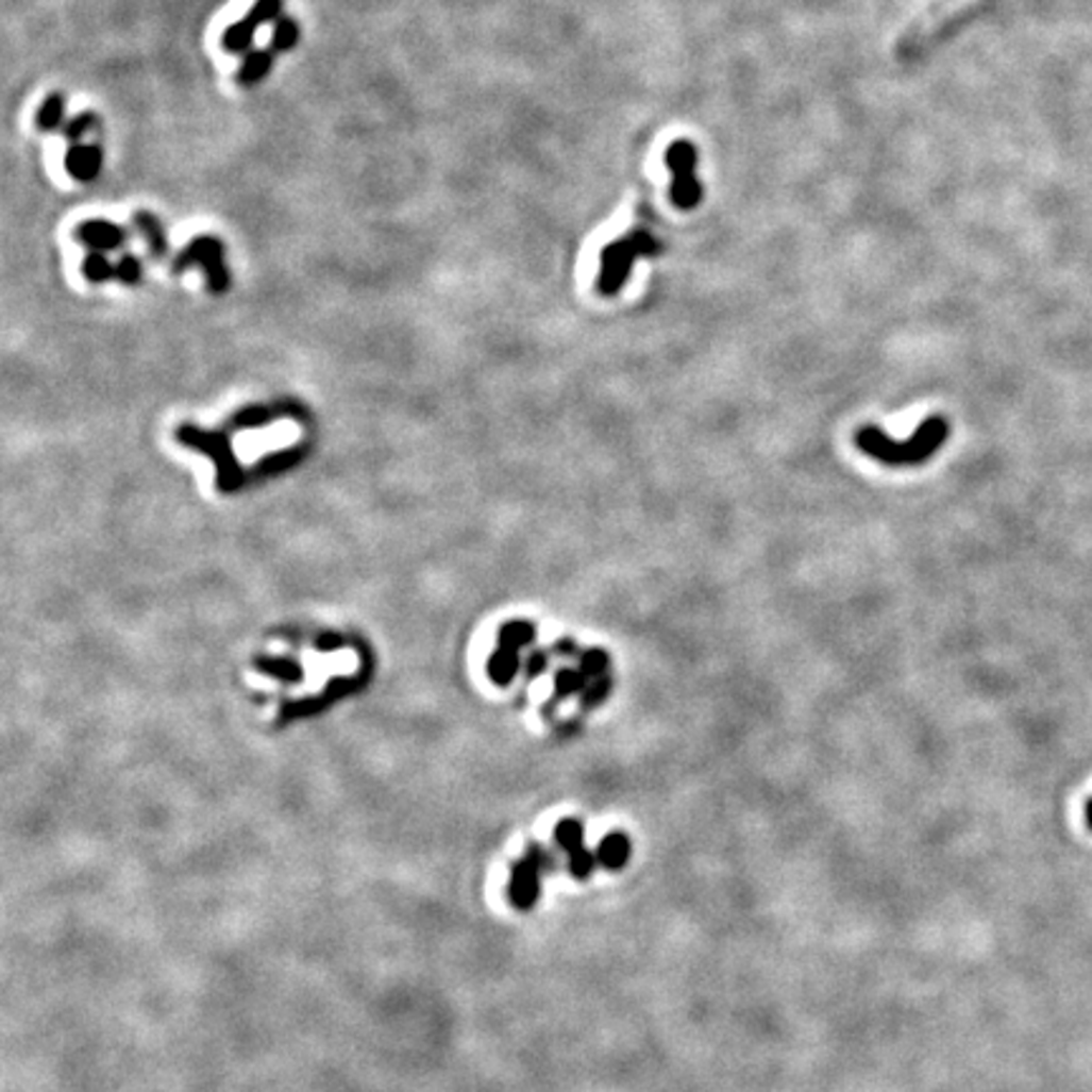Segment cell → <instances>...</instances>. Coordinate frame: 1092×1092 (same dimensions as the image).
Masks as SVG:
<instances>
[{
  "instance_id": "obj_1",
  "label": "cell",
  "mask_w": 1092,
  "mask_h": 1092,
  "mask_svg": "<svg viewBox=\"0 0 1092 1092\" xmlns=\"http://www.w3.org/2000/svg\"><path fill=\"white\" fill-rule=\"evenodd\" d=\"M946 438L948 423L941 415L923 420L913 438L908 440H893L875 425H866L855 433V443L862 453L893 468L918 466L923 464V460L934 458V455L941 451V446L946 443Z\"/></svg>"
},
{
  "instance_id": "obj_9",
  "label": "cell",
  "mask_w": 1092,
  "mask_h": 1092,
  "mask_svg": "<svg viewBox=\"0 0 1092 1092\" xmlns=\"http://www.w3.org/2000/svg\"><path fill=\"white\" fill-rule=\"evenodd\" d=\"M66 175L77 183H94L104 167V150L102 145H71L64 157Z\"/></svg>"
},
{
  "instance_id": "obj_6",
  "label": "cell",
  "mask_w": 1092,
  "mask_h": 1092,
  "mask_svg": "<svg viewBox=\"0 0 1092 1092\" xmlns=\"http://www.w3.org/2000/svg\"><path fill=\"white\" fill-rule=\"evenodd\" d=\"M180 443L198 448V451H205L213 455V460L218 464V488L220 491H236V488L246 481V473L240 471L236 458H233L231 446H228L225 435L218 433H203L192 425H183L178 431Z\"/></svg>"
},
{
  "instance_id": "obj_15",
  "label": "cell",
  "mask_w": 1092,
  "mask_h": 1092,
  "mask_svg": "<svg viewBox=\"0 0 1092 1092\" xmlns=\"http://www.w3.org/2000/svg\"><path fill=\"white\" fill-rule=\"evenodd\" d=\"M66 124V97L62 91H53L44 99L36 112V130L38 132H56L58 127Z\"/></svg>"
},
{
  "instance_id": "obj_8",
  "label": "cell",
  "mask_w": 1092,
  "mask_h": 1092,
  "mask_svg": "<svg viewBox=\"0 0 1092 1092\" xmlns=\"http://www.w3.org/2000/svg\"><path fill=\"white\" fill-rule=\"evenodd\" d=\"M73 238H77L82 246L91 248V251L110 253V251H119V248L130 240V233H127L122 225L114 223V220L89 218V220H84V223L77 225Z\"/></svg>"
},
{
  "instance_id": "obj_13",
  "label": "cell",
  "mask_w": 1092,
  "mask_h": 1092,
  "mask_svg": "<svg viewBox=\"0 0 1092 1092\" xmlns=\"http://www.w3.org/2000/svg\"><path fill=\"white\" fill-rule=\"evenodd\" d=\"M258 26L251 21V18L243 16L240 21L231 23L223 31V38H220V46H223L225 53H233V56H246L248 51H253L251 46L256 41Z\"/></svg>"
},
{
  "instance_id": "obj_34",
  "label": "cell",
  "mask_w": 1092,
  "mask_h": 1092,
  "mask_svg": "<svg viewBox=\"0 0 1092 1092\" xmlns=\"http://www.w3.org/2000/svg\"><path fill=\"white\" fill-rule=\"evenodd\" d=\"M1085 820H1088V827L1092 829V800H1088V804H1085Z\"/></svg>"
},
{
  "instance_id": "obj_23",
  "label": "cell",
  "mask_w": 1092,
  "mask_h": 1092,
  "mask_svg": "<svg viewBox=\"0 0 1092 1092\" xmlns=\"http://www.w3.org/2000/svg\"><path fill=\"white\" fill-rule=\"evenodd\" d=\"M246 16L251 18L258 29L266 23H276L279 18L284 16V0H256Z\"/></svg>"
},
{
  "instance_id": "obj_29",
  "label": "cell",
  "mask_w": 1092,
  "mask_h": 1092,
  "mask_svg": "<svg viewBox=\"0 0 1092 1092\" xmlns=\"http://www.w3.org/2000/svg\"><path fill=\"white\" fill-rule=\"evenodd\" d=\"M524 855L532 857V860L536 862V868L541 870V875H554V873H557V868H559L557 866V857L549 853L544 845H539V842H532V845L526 847Z\"/></svg>"
},
{
  "instance_id": "obj_27",
  "label": "cell",
  "mask_w": 1092,
  "mask_h": 1092,
  "mask_svg": "<svg viewBox=\"0 0 1092 1092\" xmlns=\"http://www.w3.org/2000/svg\"><path fill=\"white\" fill-rule=\"evenodd\" d=\"M609 691H612V681H609L607 675H605V678L589 681L587 688H585V693H582V708L600 706L602 701H607Z\"/></svg>"
},
{
  "instance_id": "obj_4",
  "label": "cell",
  "mask_w": 1092,
  "mask_h": 1092,
  "mask_svg": "<svg viewBox=\"0 0 1092 1092\" xmlns=\"http://www.w3.org/2000/svg\"><path fill=\"white\" fill-rule=\"evenodd\" d=\"M203 268L207 279V291L225 293L231 289V271L225 266V246L216 236H196L187 243L172 264V273H183L187 268Z\"/></svg>"
},
{
  "instance_id": "obj_7",
  "label": "cell",
  "mask_w": 1092,
  "mask_h": 1092,
  "mask_svg": "<svg viewBox=\"0 0 1092 1092\" xmlns=\"http://www.w3.org/2000/svg\"><path fill=\"white\" fill-rule=\"evenodd\" d=\"M541 893V870L536 868L532 857L524 855L511 866V880H508V903L516 910H532Z\"/></svg>"
},
{
  "instance_id": "obj_21",
  "label": "cell",
  "mask_w": 1092,
  "mask_h": 1092,
  "mask_svg": "<svg viewBox=\"0 0 1092 1092\" xmlns=\"http://www.w3.org/2000/svg\"><path fill=\"white\" fill-rule=\"evenodd\" d=\"M609 662H612L609 660V655L600 648H589L587 653L579 655V670L587 675L589 681L605 678L607 670H609Z\"/></svg>"
},
{
  "instance_id": "obj_12",
  "label": "cell",
  "mask_w": 1092,
  "mask_h": 1092,
  "mask_svg": "<svg viewBox=\"0 0 1092 1092\" xmlns=\"http://www.w3.org/2000/svg\"><path fill=\"white\" fill-rule=\"evenodd\" d=\"M134 228L139 231V236L147 240V248L155 258H165L170 253V240H167L165 225L159 223V218L150 211H137L132 218Z\"/></svg>"
},
{
  "instance_id": "obj_32",
  "label": "cell",
  "mask_w": 1092,
  "mask_h": 1092,
  "mask_svg": "<svg viewBox=\"0 0 1092 1092\" xmlns=\"http://www.w3.org/2000/svg\"><path fill=\"white\" fill-rule=\"evenodd\" d=\"M339 645H341V638L334 633H324L317 640V650H321V653H332V650H337Z\"/></svg>"
},
{
  "instance_id": "obj_22",
  "label": "cell",
  "mask_w": 1092,
  "mask_h": 1092,
  "mask_svg": "<svg viewBox=\"0 0 1092 1092\" xmlns=\"http://www.w3.org/2000/svg\"><path fill=\"white\" fill-rule=\"evenodd\" d=\"M97 124H99L97 114H94V112H82V114H77V117L66 119V124H64L62 132H64V137L69 139L71 145H79Z\"/></svg>"
},
{
  "instance_id": "obj_33",
  "label": "cell",
  "mask_w": 1092,
  "mask_h": 1092,
  "mask_svg": "<svg viewBox=\"0 0 1092 1092\" xmlns=\"http://www.w3.org/2000/svg\"><path fill=\"white\" fill-rule=\"evenodd\" d=\"M554 653H557V655H577V645H574L572 640H559L557 645H554Z\"/></svg>"
},
{
  "instance_id": "obj_24",
  "label": "cell",
  "mask_w": 1092,
  "mask_h": 1092,
  "mask_svg": "<svg viewBox=\"0 0 1092 1092\" xmlns=\"http://www.w3.org/2000/svg\"><path fill=\"white\" fill-rule=\"evenodd\" d=\"M534 635H536V629H534L532 622L516 620V622H508V625L501 627L499 640L501 642H511V645H516V648H524V645H528V642L534 640Z\"/></svg>"
},
{
  "instance_id": "obj_28",
  "label": "cell",
  "mask_w": 1092,
  "mask_h": 1092,
  "mask_svg": "<svg viewBox=\"0 0 1092 1092\" xmlns=\"http://www.w3.org/2000/svg\"><path fill=\"white\" fill-rule=\"evenodd\" d=\"M301 458V451H286V453H273L268 455V458H264L258 464V473L264 475H273V473H281L286 471V468H291L297 460Z\"/></svg>"
},
{
  "instance_id": "obj_11",
  "label": "cell",
  "mask_w": 1092,
  "mask_h": 1092,
  "mask_svg": "<svg viewBox=\"0 0 1092 1092\" xmlns=\"http://www.w3.org/2000/svg\"><path fill=\"white\" fill-rule=\"evenodd\" d=\"M594 855H598V862L602 868L618 873V870H622L629 862L633 842H629V837L625 833H609L607 837H602Z\"/></svg>"
},
{
  "instance_id": "obj_25",
  "label": "cell",
  "mask_w": 1092,
  "mask_h": 1092,
  "mask_svg": "<svg viewBox=\"0 0 1092 1092\" xmlns=\"http://www.w3.org/2000/svg\"><path fill=\"white\" fill-rule=\"evenodd\" d=\"M142 261H139L134 253H122V258L117 261V279L122 281L124 286H137L142 281Z\"/></svg>"
},
{
  "instance_id": "obj_18",
  "label": "cell",
  "mask_w": 1092,
  "mask_h": 1092,
  "mask_svg": "<svg viewBox=\"0 0 1092 1092\" xmlns=\"http://www.w3.org/2000/svg\"><path fill=\"white\" fill-rule=\"evenodd\" d=\"M82 273H84L86 281H91V284H104V281H110V279L117 276V264H112V261L106 258L104 253L91 251L89 256L84 258Z\"/></svg>"
},
{
  "instance_id": "obj_17",
  "label": "cell",
  "mask_w": 1092,
  "mask_h": 1092,
  "mask_svg": "<svg viewBox=\"0 0 1092 1092\" xmlns=\"http://www.w3.org/2000/svg\"><path fill=\"white\" fill-rule=\"evenodd\" d=\"M301 38V29H299V21L297 18L291 16H281L276 23H273V33H271V49L276 53H289L297 49Z\"/></svg>"
},
{
  "instance_id": "obj_14",
  "label": "cell",
  "mask_w": 1092,
  "mask_h": 1092,
  "mask_svg": "<svg viewBox=\"0 0 1092 1092\" xmlns=\"http://www.w3.org/2000/svg\"><path fill=\"white\" fill-rule=\"evenodd\" d=\"M516 673H519V648L511 645V642L499 640V650H495L491 662H488V675L499 686H508L516 678Z\"/></svg>"
},
{
  "instance_id": "obj_31",
  "label": "cell",
  "mask_w": 1092,
  "mask_h": 1092,
  "mask_svg": "<svg viewBox=\"0 0 1092 1092\" xmlns=\"http://www.w3.org/2000/svg\"><path fill=\"white\" fill-rule=\"evenodd\" d=\"M547 668H549V655L547 653H539V650H536V653L528 655V660H526V675H528V678H536V675L544 673Z\"/></svg>"
},
{
  "instance_id": "obj_5",
  "label": "cell",
  "mask_w": 1092,
  "mask_h": 1092,
  "mask_svg": "<svg viewBox=\"0 0 1092 1092\" xmlns=\"http://www.w3.org/2000/svg\"><path fill=\"white\" fill-rule=\"evenodd\" d=\"M666 163L673 170V187H670V200L681 211H693L699 207L703 198V187L695 178V165H699V150L691 139H675L668 147Z\"/></svg>"
},
{
  "instance_id": "obj_30",
  "label": "cell",
  "mask_w": 1092,
  "mask_h": 1092,
  "mask_svg": "<svg viewBox=\"0 0 1092 1092\" xmlns=\"http://www.w3.org/2000/svg\"><path fill=\"white\" fill-rule=\"evenodd\" d=\"M273 413L276 410H266V407H246V410H240L236 418H233V423H236L238 427H258L268 423V420L273 418Z\"/></svg>"
},
{
  "instance_id": "obj_10",
  "label": "cell",
  "mask_w": 1092,
  "mask_h": 1092,
  "mask_svg": "<svg viewBox=\"0 0 1092 1092\" xmlns=\"http://www.w3.org/2000/svg\"><path fill=\"white\" fill-rule=\"evenodd\" d=\"M273 49H253L248 51L243 56V62H240L238 71H236V84L243 86V89H251V86H256L264 82V79L271 73L273 69Z\"/></svg>"
},
{
  "instance_id": "obj_20",
  "label": "cell",
  "mask_w": 1092,
  "mask_h": 1092,
  "mask_svg": "<svg viewBox=\"0 0 1092 1092\" xmlns=\"http://www.w3.org/2000/svg\"><path fill=\"white\" fill-rule=\"evenodd\" d=\"M567 862H569V875L577 877V880H587V877H592L594 868L600 866L598 862V855L592 853L587 845L574 850V853L567 855Z\"/></svg>"
},
{
  "instance_id": "obj_26",
  "label": "cell",
  "mask_w": 1092,
  "mask_h": 1092,
  "mask_svg": "<svg viewBox=\"0 0 1092 1092\" xmlns=\"http://www.w3.org/2000/svg\"><path fill=\"white\" fill-rule=\"evenodd\" d=\"M258 670H264V673L276 675V678H284V681H299L301 678V668L293 660H281V658L258 660Z\"/></svg>"
},
{
  "instance_id": "obj_19",
  "label": "cell",
  "mask_w": 1092,
  "mask_h": 1092,
  "mask_svg": "<svg viewBox=\"0 0 1092 1092\" xmlns=\"http://www.w3.org/2000/svg\"><path fill=\"white\" fill-rule=\"evenodd\" d=\"M554 840H557V845L565 855L585 847V829H582V822L561 820L557 825V833H554Z\"/></svg>"
},
{
  "instance_id": "obj_3",
  "label": "cell",
  "mask_w": 1092,
  "mask_h": 1092,
  "mask_svg": "<svg viewBox=\"0 0 1092 1092\" xmlns=\"http://www.w3.org/2000/svg\"><path fill=\"white\" fill-rule=\"evenodd\" d=\"M662 251H666V246H662L655 236H650L648 231H642V228H635V231L625 233V236L615 238L612 243L602 248L600 253L598 291L602 297H615V293H620L629 271H633L635 261L642 256H660Z\"/></svg>"
},
{
  "instance_id": "obj_16",
  "label": "cell",
  "mask_w": 1092,
  "mask_h": 1092,
  "mask_svg": "<svg viewBox=\"0 0 1092 1092\" xmlns=\"http://www.w3.org/2000/svg\"><path fill=\"white\" fill-rule=\"evenodd\" d=\"M587 675L582 673V670H574V668H561L557 673V678H554V699L552 703H549V713H552V708L557 706L559 701H565L567 695H574V693H585L587 688Z\"/></svg>"
},
{
  "instance_id": "obj_2",
  "label": "cell",
  "mask_w": 1092,
  "mask_h": 1092,
  "mask_svg": "<svg viewBox=\"0 0 1092 1092\" xmlns=\"http://www.w3.org/2000/svg\"><path fill=\"white\" fill-rule=\"evenodd\" d=\"M991 0H938L928 11H923L913 23L908 26L906 33L897 38L895 56L913 58L918 53L928 51L938 38L948 36L951 31L959 29L969 18L979 16Z\"/></svg>"
}]
</instances>
